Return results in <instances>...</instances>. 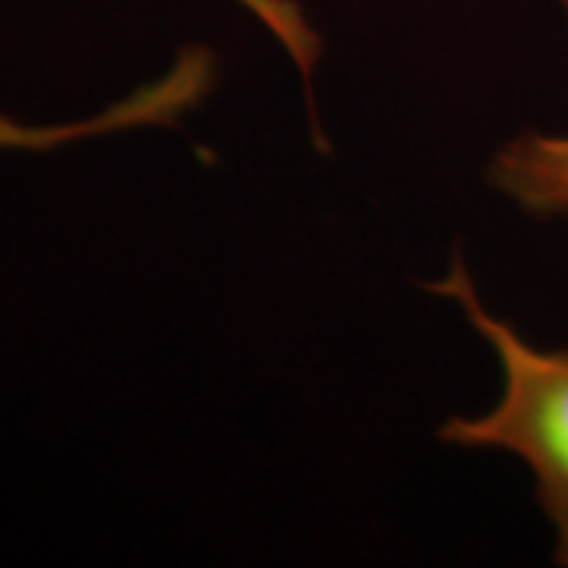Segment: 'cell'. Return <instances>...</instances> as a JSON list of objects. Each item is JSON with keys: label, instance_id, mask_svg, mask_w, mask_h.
<instances>
[{"label": "cell", "instance_id": "1", "mask_svg": "<svg viewBox=\"0 0 568 568\" xmlns=\"http://www.w3.org/2000/svg\"><path fill=\"white\" fill-rule=\"evenodd\" d=\"M436 294L458 301L474 328L487 338L503 364V398L474 420H448L439 436L455 446L506 448L525 458L537 477V496L556 528V562L568 566V351L528 345L515 325L480 304L462 256Z\"/></svg>", "mask_w": 568, "mask_h": 568}, {"label": "cell", "instance_id": "2", "mask_svg": "<svg viewBox=\"0 0 568 568\" xmlns=\"http://www.w3.org/2000/svg\"><path fill=\"white\" fill-rule=\"evenodd\" d=\"M489 181L534 215L568 212V136L525 133L489 164Z\"/></svg>", "mask_w": 568, "mask_h": 568}, {"label": "cell", "instance_id": "3", "mask_svg": "<svg viewBox=\"0 0 568 568\" xmlns=\"http://www.w3.org/2000/svg\"><path fill=\"white\" fill-rule=\"evenodd\" d=\"M566 7H568V0H566Z\"/></svg>", "mask_w": 568, "mask_h": 568}]
</instances>
